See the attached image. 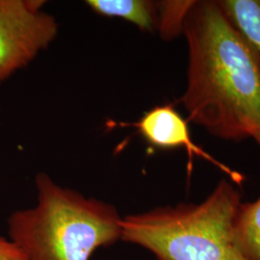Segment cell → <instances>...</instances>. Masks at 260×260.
I'll use <instances>...</instances> for the list:
<instances>
[{
  "label": "cell",
  "mask_w": 260,
  "mask_h": 260,
  "mask_svg": "<svg viewBox=\"0 0 260 260\" xmlns=\"http://www.w3.org/2000/svg\"><path fill=\"white\" fill-rule=\"evenodd\" d=\"M188 120L225 141L260 128V54L218 0H196L184 24Z\"/></svg>",
  "instance_id": "1"
},
{
  "label": "cell",
  "mask_w": 260,
  "mask_h": 260,
  "mask_svg": "<svg viewBox=\"0 0 260 260\" xmlns=\"http://www.w3.org/2000/svg\"><path fill=\"white\" fill-rule=\"evenodd\" d=\"M37 205L8 220L11 241L28 260H90L121 241V217L108 203L59 185L47 174L35 178Z\"/></svg>",
  "instance_id": "2"
},
{
  "label": "cell",
  "mask_w": 260,
  "mask_h": 260,
  "mask_svg": "<svg viewBox=\"0 0 260 260\" xmlns=\"http://www.w3.org/2000/svg\"><path fill=\"white\" fill-rule=\"evenodd\" d=\"M241 194L222 179L199 204L158 206L121 220V241L139 246L156 260H246L233 239Z\"/></svg>",
  "instance_id": "3"
},
{
  "label": "cell",
  "mask_w": 260,
  "mask_h": 260,
  "mask_svg": "<svg viewBox=\"0 0 260 260\" xmlns=\"http://www.w3.org/2000/svg\"><path fill=\"white\" fill-rule=\"evenodd\" d=\"M45 4V0H0V85L58 36V22Z\"/></svg>",
  "instance_id": "4"
},
{
  "label": "cell",
  "mask_w": 260,
  "mask_h": 260,
  "mask_svg": "<svg viewBox=\"0 0 260 260\" xmlns=\"http://www.w3.org/2000/svg\"><path fill=\"white\" fill-rule=\"evenodd\" d=\"M133 125L139 131L143 138L153 147L159 149H172L184 148L189 157V167L192 165L194 155H199L211 162L214 166L220 168L230 175L235 182H240L242 176L223 165L211 156L206 150L196 145L192 140L188 121L176 110L174 105H158L146 112L139 121Z\"/></svg>",
  "instance_id": "5"
},
{
  "label": "cell",
  "mask_w": 260,
  "mask_h": 260,
  "mask_svg": "<svg viewBox=\"0 0 260 260\" xmlns=\"http://www.w3.org/2000/svg\"><path fill=\"white\" fill-rule=\"evenodd\" d=\"M86 5L98 15L123 19L144 32H156V1L149 0H87Z\"/></svg>",
  "instance_id": "6"
},
{
  "label": "cell",
  "mask_w": 260,
  "mask_h": 260,
  "mask_svg": "<svg viewBox=\"0 0 260 260\" xmlns=\"http://www.w3.org/2000/svg\"><path fill=\"white\" fill-rule=\"evenodd\" d=\"M233 239L245 259L260 260V196L239 205L233 220Z\"/></svg>",
  "instance_id": "7"
},
{
  "label": "cell",
  "mask_w": 260,
  "mask_h": 260,
  "mask_svg": "<svg viewBox=\"0 0 260 260\" xmlns=\"http://www.w3.org/2000/svg\"><path fill=\"white\" fill-rule=\"evenodd\" d=\"M229 19L260 54V0H218Z\"/></svg>",
  "instance_id": "8"
},
{
  "label": "cell",
  "mask_w": 260,
  "mask_h": 260,
  "mask_svg": "<svg viewBox=\"0 0 260 260\" xmlns=\"http://www.w3.org/2000/svg\"><path fill=\"white\" fill-rule=\"evenodd\" d=\"M196 0H162L156 1L157 30L160 37L172 41L183 34L187 16Z\"/></svg>",
  "instance_id": "9"
},
{
  "label": "cell",
  "mask_w": 260,
  "mask_h": 260,
  "mask_svg": "<svg viewBox=\"0 0 260 260\" xmlns=\"http://www.w3.org/2000/svg\"><path fill=\"white\" fill-rule=\"evenodd\" d=\"M0 260H28L19 247L0 235Z\"/></svg>",
  "instance_id": "10"
},
{
  "label": "cell",
  "mask_w": 260,
  "mask_h": 260,
  "mask_svg": "<svg viewBox=\"0 0 260 260\" xmlns=\"http://www.w3.org/2000/svg\"><path fill=\"white\" fill-rule=\"evenodd\" d=\"M251 138L254 139V141L258 144V146L260 147V128L259 129L255 130V131L251 134Z\"/></svg>",
  "instance_id": "11"
}]
</instances>
